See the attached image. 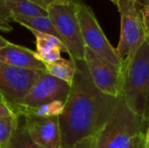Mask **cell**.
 Wrapping results in <instances>:
<instances>
[{"instance_id":"2","label":"cell","mask_w":149,"mask_h":148,"mask_svg":"<svg viewBox=\"0 0 149 148\" xmlns=\"http://www.w3.org/2000/svg\"><path fill=\"white\" fill-rule=\"evenodd\" d=\"M148 124L142 116L127 106L120 95L113 114L96 137L97 148H125L134 136L146 131Z\"/></svg>"},{"instance_id":"28","label":"cell","mask_w":149,"mask_h":148,"mask_svg":"<svg viewBox=\"0 0 149 148\" xmlns=\"http://www.w3.org/2000/svg\"><path fill=\"white\" fill-rule=\"evenodd\" d=\"M144 120L145 121H147L148 123L149 121V90L148 94V101H147V110H146V113L144 116Z\"/></svg>"},{"instance_id":"4","label":"cell","mask_w":149,"mask_h":148,"mask_svg":"<svg viewBox=\"0 0 149 148\" xmlns=\"http://www.w3.org/2000/svg\"><path fill=\"white\" fill-rule=\"evenodd\" d=\"M118 10L120 13V37L115 49L124 73L145 42V35L139 0H120Z\"/></svg>"},{"instance_id":"27","label":"cell","mask_w":149,"mask_h":148,"mask_svg":"<svg viewBox=\"0 0 149 148\" xmlns=\"http://www.w3.org/2000/svg\"><path fill=\"white\" fill-rule=\"evenodd\" d=\"M144 140H145V148H149V121L144 133Z\"/></svg>"},{"instance_id":"14","label":"cell","mask_w":149,"mask_h":148,"mask_svg":"<svg viewBox=\"0 0 149 148\" xmlns=\"http://www.w3.org/2000/svg\"><path fill=\"white\" fill-rule=\"evenodd\" d=\"M5 148H43L37 145L31 138L24 115H17L16 127Z\"/></svg>"},{"instance_id":"17","label":"cell","mask_w":149,"mask_h":148,"mask_svg":"<svg viewBox=\"0 0 149 148\" xmlns=\"http://www.w3.org/2000/svg\"><path fill=\"white\" fill-rule=\"evenodd\" d=\"M31 31L36 38V47H37L36 52L38 54L46 52V51L57 47V48H59L61 50V51L65 52L70 56V52H69L67 47L65 46V44H63L56 37H53L49 34L35 31Z\"/></svg>"},{"instance_id":"22","label":"cell","mask_w":149,"mask_h":148,"mask_svg":"<svg viewBox=\"0 0 149 148\" xmlns=\"http://www.w3.org/2000/svg\"><path fill=\"white\" fill-rule=\"evenodd\" d=\"M144 133H141L135 136H134L125 148H145V140H144Z\"/></svg>"},{"instance_id":"25","label":"cell","mask_w":149,"mask_h":148,"mask_svg":"<svg viewBox=\"0 0 149 148\" xmlns=\"http://www.w3.org/2000/svg\"><path fill=\"white\" fill-rule=\"evenodd\" d=\"M15 115L13 114L12 111L3 103L0 100V118H4V117H10Z\"/></svg>"},{"instance_id":"1","label":"cell","mask_w":149,"mask_h":148,"mask_svg":"<svg viewBox=\"0 0 149 148\" xmlns=\"http://www.w3.org/2000/svg\"><path fill=\"white\" fill-rule=\"evenodd\" d=\"M76 72L65 108L58 116L61 148H73L79 141L97 137L117 105L119 97L96 87L84 60H76Z\"/></svg>"},{"instance_id":"29","label":"cell","mask_w":149,"mask_h":148,"mask_svg":"<svg viewBox=\"0 0 149 148\" xmlns=\"http://www.w3.org/2000/svg\"><path fill=\"white\" fill-rule=\"evenodd\" d=\"M9 43H10V42H9L8 40H6L4 38H3V37L0 35V48H2V47H3V46L7 45Z\"/></svg>"},{"instance_id":"18","label":"cell","mask_w":149,"mask_h":148,"mask_svg":"<svg viewBox=\"0 0 149 148\" xmlns=\"http://www.w3.org/2000/svg\"><path fill=\"white\" fill-rule=\"evenodd\" d=\"M17 115L0 118V148H5L16 127Z\"/></svg>"},{"instance_id":"5","label":"cell","mask_w":149,"mask_h":148,"mask_svg":"<svg viewBox=\"0 0 149 148\" xmlns=\"http://www.w3.org/2000/svg\"><path fill=\"white\" fill-rule=\"evenodd\" d=\"M43 71L17 68L0 61V100L15 115H20L22 103Z\"/></svg>"},{"instance_id":"20","label":"cell","mask_w":149,"mask_h":148,"mask_svg":"<svg viewBox=\"0 0 149 148\" xmlns=\"http://www.w3.org/2000/svg\"><path fill=\"white\" fill-rule=\"evenodd\" d=\"M141 19L145 35V42L149 43V4L141 7Z\"/></svg>"},{"instance_id":"10","label":"cell","mask_w":149,"mask_h":148,"mask_svg":"<svg viewBox=\"0 0 149 148\" xmlns=\"http://www.w3.org/2000/svg\"><path fill=\"white\" fill-rule=\"evenodd\" d=\"M24 117L27 131L37 145L43 148H61L58 117Z\"/></svg>"},{"instance_id":"26","label":"cell","mask_w":149,"mask_h":148,"mask_svg":"<svg viewBox=\"0 0 149 148\" xmlns=\"http://www.w3.org/2000/svg\"><path fill=\"white\" fill-rule=\"evenodd\" d=\"M12 30H13V28L10 24V22L8 20H6L5 18H3V17L0 16V31L10 32Z\"/></svg>"},{"instance_id":"15","label":"cell","mask_w":149,"mask_h":148,"mask_svg":"<svg viewBox=\"0 0 149 148\" xmlns=\"http://www.w3.org/2000/svg\"><path fill=\"white\" fill-rule=\"evenodd\" d=\"M4 2L12 15L28 17H48L46 10L39 7L30 0H4Z\"/></svg>"},{"instance_id":"21","label":"cell","mask_w":149,"mask_h":148,"mask_svg":"<svg viewBox=\"0 0 149 148\" xmlns=\"http://www.w3.org/2000/svg\"><path fill=\"white\" fill-rule=\"evenodd\" d=\"M32 3H36L39 7L47 10V9L55 4H66L71 2V0H30Z\"/></svg>"},{"instance_id":"6","label":"cell","mask_w":149,"mask_h":148,"mask_svg":"<svg viewBox=\"0 0 149 148\" xmlns=\"http://www.w3.org/2000/svg\"><path fill=\"white\" fill-rule=\"evenodd\" d=\"M48 17L70 52V58L84 60L86 45L81 34L76 8L72 0L66 4H55L47 9Z\"/></svg>"},{"instance_id":"24","label":"cell","mask_w":149,"mask_h":148,"mask_svg":"<svg viewBox=\"0 0 149 148\" xmlns=\"http://www.w3.org/2000/svg\"><path fill=\"white\" fill-rule=\"evenodd\" d=\"M0 16L8 20L9 22L12 20V14L5 4L4 0H0Z\"/></svg>"},{"instance_id":"7","label":"cell","mask_w":149,"mask_h":148,"mask_svg":"<svg viewBox=\"0 0 149 148\" xmlns=\"http://www.w3.org/2000/svg\"><path fill=\"white\" fill-rule=\"evenodd\" d=\"M79 22L86 47L121 69L116 49L110 44L102 31L93 9L80 0H72Z\"/></svg>"},{"instance_id":"13","label":"cell","mask_w":149,"mask_h":148,"mask_svg":"<svg viewBox=\"0 0 149 148\" xmlns=\"http://www.w3.org/2000/svg\"><path fill=\"white\" fill-rule=\"evenodd\" d=\"M45 67L46 73L68 83L70 85H72L76 72L75 59L72 58H70V59L60 58L52 63L45 64Z\"/></svg>"},{"instance_id":"9","label":"cell","mask_w":149,"mask_h":148,"mask_svg":"<svg viewBox=\"0 0 149 148\" xmlns=\"http://www.w3.org/2000/svg\"><path fill=\"white\" fill-rule=\"evenodd\" d=\"M71 90V85L55 78L45 72L32 85L22 103V113L24 109L33 108L40 105L62 100L65 103Z\"/></svg>"},{"instance_id":"30","label":"cell","mask_w":149,"mask_h":148,"mask_svg":"<svg viewBox=\"0 0 149 148\" xmlns=\"http://www.w3.org/2000/svg\"><path fill=\"white\" fill-rule=\"evenodd\" d=\"M113 3H114L116 6H117V8L119 7V5H120V0H110Z\"/></svg>"},{"instance_id":"8","label":"cell","mask_w":149,"mask_h":148,"mask_svg":"<svg viewBox=\"0 0 149 148\" xmlns=\"http://www.w3.org/2000/svg\"><path fill=\"white\" fill-rule=\"evenodd\" d=\"M84 61L91 79L96 87L102 92L119 97L121 95L123 84L122 70L86 47Z\"/></svg>"},{"instance_id":"19","label":"cell","mask_w":149,"mask_h":148,"mask_svg":"<svg viewBox=\"0 0 149 148\" xmlns=\"http://www.w3.org/2000/svg\"><path fill=\"white\" fill-rule=\"evenodd\" d=\"M61 50L59 48H53L46 52H44V53H40V54H38V58L43 61L45 64H49V63H52L58 59H59L61 58Z\"/></svg>"},{"instance_id":"12","label":"cell","mask_w":149,"mask_h":148,"mask_svg":"<svg viewBox=\"0 0 149 148\" xmlns=\"http://www.w3.org/2000/svg\"><path fill=\"white\" fill-rule=\"evenodd\" d=\"M11 21L20 24L21 25L27 28L30 31H38L41 33H45L56 37L64 44L59 33L56 30L53 23L52 22L49 17H28L19 15H12Z\"/></svg>"},{"instance_id":"31","label":"cell","mask_w":149,"mask_h":148,"mask_svg":"<svg viewBox=\"0 0 149 148\" xmlns=\"http://www.w3.org/2000/svg\"><path fill=\"white\" fill-rule=\"evenodd\" d=\"M147 2H148V4H149V0H146Z\"/></svg>"},{"instance_id":"16","label":"cell","mask_w":149,"mask_h":148,"mask_svg":"<svg viewBox=\"0 0 149 148\" xmlns=\"http://www.w3.org/2000/svg\"><path fill=\"white\" fill-rule=\"evenodd\" d=\"M65 108V102L62 100H55L45 103L33 108L24 109L20 115H31L37 117H58L61 115Z\"/></svg>"},{"instance_id":"3","label":"cell","mask_w":149,"mask_h":148,"mask_svg":"<svg viewBox=\"0 0 149 148\" xmlns=\"http://www.w3.org/2000/svg\"><path fill=\"white\" fill-rule=\"evenodd\" d=\"M149 90V43L144 42L123 73L121 95L127 106L144 118Z\"/></svg>"},{"instance_id":"23","label":"cell","mask_w":149,"mask_h":148,"mask_svg":"<svg viewBox=\"0 0 149 148\" xmlns=\"http://www.w3.org/2000/svg\"><path fill=\"white\" fill-rule=\"evenodd\" d=\"M73 148H97V138L90 137L78 142Z\"/></svg>"},{"instance_id":"11","label":"cell","mask_w":149,"mask_h":148,"mask_svg":"<svg viewBox=\"0 0 149 148\" xmlns=\"http://www.w3.org/2000/svg\"><path fill=\"white\" fill-rule=\"evenodd\" d=\"M0 61L22 69L43 72L46 69L45 64L38 58L37 52L11 43L0 48Z\"/></svg>"}]
</instances>
